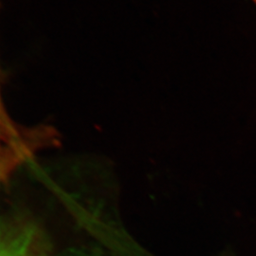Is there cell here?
I'll list each match as a JSON object with an SVG mask.
<instances>
[{"instance_id":"obj_1","label":"cell","mask_w":256,"mask_h":256,"mask_svg":"<svg viewBox=\"0 0 256 256\" xmlns=\"http://www.w3.org/2000/svg\"><path fill=\"white\" fill-rule=\"evenodd\" d=\"M54 132L21 128L10 119L0 95V182L42 149L54 144Z\"/></svg>"},{"instance_id":"obj_2","label":"cell","mask_w":256,"mask_h":256,"mask_svg":"<svg viewBox=\"0 0 256 256\" xmlns=\"http://www.w3.org/2000/svg\"><path fill=\"white\" fill-rule=\"evenodd\" d=\"M0 256H48V247L40 230L32 224H0Z\"/></svg>"},{"instance_id":"obj_3","label":"cell","mask_w":256,"mask_h":256,"mask_svg":"<svg viewBox=\"0 0 256 256\" xmlns=\"http://www.w3.org/2000/svg\"><path fill=\"white\" fill-rule=\"evenodd\" d=\"M252 1H254V4H256V0H252Z\"/></svg>"}]
</instances>
